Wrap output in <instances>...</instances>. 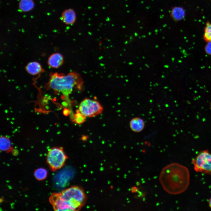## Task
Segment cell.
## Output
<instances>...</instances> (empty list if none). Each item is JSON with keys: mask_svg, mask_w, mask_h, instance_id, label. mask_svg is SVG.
Wrapping results in <instances>:
<instances>
[{"mask_svg": "<svg viewBox=\"0 0 211 211\" xmlns=\"http://www.w3.org/2000/svg\"><path fill=\"white\" fill-rule=\"evenodd\" d=\"M159 180L163 189L172 195L186 191L190 184L189 171L186 166L176 163L167 165L161 170Z\"/></svg>", "mask_w": 211, "mask_h": 211, "instance_id": "6da1fadb", "label": "cell"}, {"mask_svg": "<svg viewBox=\"0 0 211 211\" xmlns=\"http://www.w3.org/2000/svg\"><path fill=\"white\" fill-rule=\"evenodd\" d=\"M86 197L81 188L73 186L52 193L49 201L55 211H78L84 206Z\"/></svg>", "mask_w": 211, "mask_h": 211, "instance_id": "7a4b0ae2", "label": "cell"}, {"mask_svg": "<svg viewBox=\"0 0 211 211\" xmlns=\"http://www.w3.org/2000/svg\"><path fill=\"white\" fill-rule=\"evenodd\" d=\"M83 82L77 73L72 72L67 75L55 73L51 76L49 84L51 89L67 98L74 89L81 88Z\"/></svg>", "mask_w": 211, "mask_h": 211, "instance_id": "3957f363", "label": "cell"}, {"mask_svg": "<svg viewBox=\"0 0 211 211\" xmlns=\"http://www.w3.org/2000/svg\"><path fill=\"white\" fill-rule=\"evenodd\" d=\"M67 159L63 148L55 147L49 150L47 162L51 170L55 171L64 166Z\"/></svg>", "mask_w": 211, "mask_h": 211, "instance_id": "277c9868", "label": "cell"}, {"mask_svg": "<svg viewBox=\"0 0 211 211\" xmlns=\"http://www.w3.org/2000/svg\"><path fill=\"white\" fill-rule=\"evenodd\" d=\"M103 110L102 106L98 101L86 98L81 102L76 112L85 117H92L101 114Z\"/></svg>", "mask_w": 211, "mask_h": 211, "instance_id": "5b68a950", "label": "cell"}, {"mask_svg": "<svg viewBox=\"0 0 211 211\" xmlns=\"http://www.w3.org/2000/svg\"><path fill=\"white\" fill-rule=\"evenodd\" d=\"M192 162L196 171L211 175V153L208 150L200 152Z\"/></svg>", "mask_w": 211, "mask_h": 211, "instance_id": "8992f818", "label": "cell"}, {"mask_svg": "<svg viewBox=\"0 0 211 211\" xmlns=\"http://www.w3.org/2000/svg\"><path fill=\"white\" fill-rule=\"evenodd\" d=\"M76 18L74 10L71 8L65 10L62 13L61 19L65 24L70 25L74 23Z\"/></svg>", "mask_w": 211, "mask_h": 211, "instance_id": "52a82bcc", "label": "cell"}, {"mask_svg": "<svg viewBox=\"0 0 211 211\" xmlns=\"http://www.w3.org/2000/svg\"><path fill=\"white\" fill-rule=\"evenodd\" d=\"M130 127L133 132H139L144 129L145 123L144 120L139 117H135L130 120L129 123Z\"/></svg>", "mask_w": 211, "mask_h": 211, "instance_id": "ba28073f", "label": "cell"}, {"mask_svg": "<svg viewBox=\"0 0 211 211\" xmlns=\"http://www.w3.org/2000/svg\"><path fill=\"white\" fill-rule=\"evenodd\" d=\"M64 59L62 55L58 53L52 54L49 57L48 63L50 66L53 68H58L61 66L63 63Z\"/></svg>", "mask_w": 211, "mask_h": 211, "instance_id": "9c48e42d", "label": "cell"}, {"mask_svg": "<svg viewBox=\"0 0 211 211\" xmlns=\"http://www.w3.org/2000/svg\"><path fill=\"white\" fill-rule=\"evenodd\" d=\"M185 11L182 7H175L171 10V18L176 21L182 20L185 17Z\"/></svg>", "mask_w": 211, "mask_h": 211, "instance_id": "30bf717a", "label": "cell"}, {"mask_svg": "<svg viewBox=\"0 0 211 211\" xmlns=\"http://www.w3.org/2000/svg\"><path fill=\"white\" fill-rule=\"evenodd\" d=\"M27 71L32 75H35L41 72L42 68L40 64L36 62H33L28 63L26 67Z\"/></svg>", "mask_w": 211, "mask_h": 211, "instance_id": "8fae6325", "label": "cell"}, {"mask_svg": "<svg viewBox=\"0 0 211 211\" xmlns=\"http://www.w3.org/2000/svg\"><path fill=\"white\" fill-rule=\"evenodd\" d=\"M18 6L19 9L21 11L28 12L33 8L34 3L33 0H20Z\"/></svg>", "mask_w": 211, "mask_h": 211, "instance_id": "7c38bea8", "label": "cell"}, {"mask_svg": "<svg viewBox=\"0 0 211 211\" xmlns=\"http://www.w3.org/2000/svg\"><path fill=\"white\" fill-rule=\"evenodd\" d=\"M0 150L7 152L11 151L13 148L9 139L6 137L1 136L0 138Z\"/></svg>", "mask_w": 211, "mask_h": 211, "instance_id": "4fadbf2b", "label": "cell"}, {"mask_svg": "<svg viewBox=\"0 0 211 211\" xmlns=\"http://www.w3.org/2000/svg\"><path fill=\"white\" fill-rule=\"evenodd\" d=\"M47 174V170L42 168L36 169L34 173V176L35 178L39 181L42 180L46 178Z\"/></svg>", "mask_w": 211, "mask_h": 211, "instance_id": "5bb4252c", "label": "cell"}, {"mask_svg": "<svg viewBox=\"0 0 211 211\" xmlns=\"http://www.w3.org/2000/svg\"><path fill=\"white\" fill-rule=\"evenodd\" d=\"M204 38L208 42H211V23L208 22L204 28Z\"/></svg>", "mask_w": 211, "mask_h": 211, "instance_id": "9a60e30c", "label": "cell"}, {"mask_svg": "<svg viewBox=\"0 0 211 211\" xmlns=\"http://www.w3.org/2000/svg\"><path fill=\"white\" fill-rule=\"evenodd\" d=\"M85 117L79 113H77L75 115V121L78 124H81L84 122Z\"/></svg>", "mask_w": 211, "mask_h": 211, "instance_id": "2e32d148", "label": "cell"}, {"mask_svg": "<svg viewBox=\"0 0 211 211\" xmlns=\"http://www.w3.org/2000/svg\"><path fill=\"white\" fill-rule=\"evenodd\" d=\"M208 42L206 46L205 50L207 54L211 55V42Z\"/></svg>", "mask_w": 211, "mask_h": 211, "instance_id": "e0dca14e", "label": "cell"}, {"mask_svg": "<svg viewBox=\"0 0 211 211\" xmlns=\"http://www.w3.org/2000/svg\"><path fill=\"white\" fill-rule=\"evenodd\" d=\"M209 206L211 208V197L210 198L209 201Z\"/></svg>", "mask_w": 211, "mask_h": 211, "instance_id": "ac0fdd59", "label": "cell"}]
</instances>
